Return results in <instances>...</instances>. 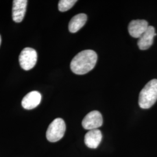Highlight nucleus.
Masks as SVG:
<instances>
[{
  "mask_svg": "<svg viewBox=\"0 0 157 157\" xmlns=\"http://www.w3.org/2000/svg\"><path fill=\"white\" fill-rule=\"evenodd\" d=\"M97 54L91 50L82 51L72 59L71 62V69L76 75H84L91 71L97 61Z\"/></svg>",
  "mask_w": 157,
  "mask_h": 157,
  "instance_id": "1",
  "label": "nucleus"
},
{
  "mask_svg": "<svg viewBox=\"0 0 157 157\" xmlns=\"http://www.w3.org/2000/svg\"><path fill=\"white\" fill-rule=\"evenodd\" d=\"M157 100V79L148 82L139 94V104L142 109H148Z\"/></svg>",
  "mask_w": 157,
  "mask_h": 157,
  "instance_id": "2",
  "label": "nucleus"
},
{
  "mask_svg": "<svg viewBox=\"0 0 157 157\" xmlns=\"http://www.w3.org/2000/svg\"><path fill=\"white\" fill-rule=\"evenodd\" d=\"M66 124L61 118L54 119L49 125L47 132V139L50 142H56L61 140L65 135Z\"/></svg>",
  "mask_w": 157,
  "mask_h": 157,
  "instance_id": "3",
  "label": "nucleus"
},
{
  "mask_svg": "<svg viewBox=\"0 0 157 157\" xmlns=\"http://www.w3.org/2000/svg\"><path fill=\"white\" fill-rule=\"evenodd\" d=\"M37 61V54L33 48L27 47L23 50L19 57L21 67L25 71L32 69L36 65Z\"/></svg>",
  "mask_w": 157,
  "mask_h": 157,
  "instance_id": "4",
  "label": "nucleus"
},
{
  "mask_svg": "<svg viewBox=\"0 0 157 157\" xmlns=\"http://www.w3.org/2000/svg\"><path fill=\"white\" fill-rule=\"evenodd\" d=\"M103 123L101 113L97 111H93L89 113L83 119L82 126L86 130L98 129Z\"/></svg>",
  "mask_w": 157,
  "mask_h": 157,
  "instance_id": "5",
  "label": "nucleus"
},
{
  "mask_svg": "<svg viewBox=\"0 0 157 157\" xmlns=\"http://www.w3.org/2000/svg\"><path fill=\"white\" fill-rule=\"evenodd\" d=\"M157 35L155 28L149 26L146 32L141 35L139 39L137 45L141 50H146L148 49L154 43V38Z\"/></svg>",
  "mask_w": 157,
  "mask_h": 157,
  "instance_id": "6",
  "label": "nucleus"
},
{
  "mask_svg": "<svg viewBox=\"0 0 157 157\" xmlns=\"http://www.w3.org/2000/svg\"><path fill=\"white\" fill-rule=\"evenodd\" d=\"M148 26V23L145 20H133L129 24L128 31L132 37L139 39Z\"/></svg>",
  "mask_w": 157,
  "mask_h": 157,
  "instance_id": "7",
  "label": "nucleus"
},
{
  "mask_svg": "<svg viewBox=\"0 0 157 157\" xmlns=\"http://www.w3.org/2000/svg\"><path fill=\"white\" fill-rule=\"evenodd\" d=\"M28 2L27 0H14L13 1L12 19L15 22L22 21L26 11Z\"/></svg>",
  "mask_w": 157,
  "mask_h": 157,
  "instance_id": "8",
  "label": "nucleus"
},
{
  "mask_svg": "<svg viewBox=\"0 0 157 157\" xmlns=\"http://www.w3.org/2000/svg\"><path fill=\"white\" fill-rule=\"evenodd\" d=\"M41 101V95L37 91H32L25 95L22 101L23 108L32 109L37 107Z\"/></svg>",
  "mask_w": 157,
  "mask_h": 157,
  "instance_id": "9",
  "label": "nucleus"
},
{
  "mask_svg": "<svg viewBox=\"0 0 157 157\" xmlns=\"http://www.w3.org/2000/svg\"><path fill=\"white\" fill-rule=\"evenodd\" d=\"M102 138V135L100 130H91L85 135L84 143L90 148H96L100 144Z\"/></svg>",
  "mask_w": 157,
  "mask_h": 157,
  "instance_id": "10",
  "label": "nucleus"
},
{
  "mask_svg": "<svg viewBox=\"0 0 157 157\" xmlns=\"http://www.w3.org/2000/svg\"><path fill=\"white\" fill-rule=\"evenodd\" d=\"M87 17L85 13H79L71 19L69 23V30L71 33H76L82 28L86 22Z\"/></svg>",
  "mask_w": 157,
  "mask_h": 157,
  "instance_id": "11",
  "label": "nucleus"
},
{
  "mask_svg": "<svg viewBox=\"0 0 157 157\" xmlns=\"http://www.w3.org/2000/svg\"><path fill=\"white\" fill-rule=\"evenodd\" d=\"M76 2V0H61L58 3V10L61 12L67 11L72 8Z\"/></svg>",
  "mask_w": 157,
  "mask_h": 157,
  "instance_id": "12",
  "label": "nucleus"
},
{
  "mask_svg": "<svg viewBox=\"0 0 157 157\" xmlns=\"http://www.w3.org/2000/svg\"><path fill=\"white\" fill-rule=\"evenodd\" d=\"M1 36H0V45H1Z\"/></svg>",
  "mask_w": 157,
  "mask_h": 157,
  "instance_id": "13",
  "label": "nucleus"
}]
</instances>
